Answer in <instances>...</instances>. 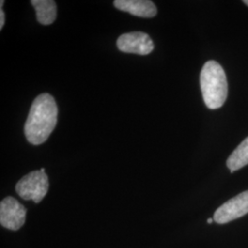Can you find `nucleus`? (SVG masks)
Returning <instances> with one entry per match:
<instances>
[{
  "instance_id": "1",
  "label": "nucleus",
  "mask_w": 248,
  "mask_h": 248,
  "mask_svg": "<svg viewBox=\"0 0 248 248\" xmlns=\"http://www.w3.org/2000/svg\"><path fill=\"white\" fill-rule=\"evenodd\" d=\"M58 108L53 96L44 93L34 99L27 118L24 133L28 142L42 144L49 138L57 124Z\"/></svg>"
},
{
  "instance_id": "2",
  "label": "nucleus",
  "mask_w": 248,
  "mask_h": 248,
  "mask_svg": "<svg viewBox=\"0 0 248 248\" xmlns=\"http://www.w3.org/2000/svg\"><path fill=\"white\" fill-rule=\"evenodd\" d=\"M200 81L206 106L211 109L221 108L228 94L227 79L221 64L215 61L206 62L201 72Z\"/></svg>"
},
{
  "instance_id": "3",
  "label": "nucleus",
  "mask_w": 248,
  "mask_h": 248,
  "mask_svg": "<svg viewBox=\"0 0 248 248\" xmlns=\"http://www.w3.org/2000/svg\"><path fill=\"white\" fill-rule=\"evenodd\" d=\"M49 189L48 177L43 170H37L29 173L18 180L16 191L20 198L25 201H33L35 203L41 202Z\"/></svg>"
},
{
  "instance_id": "4",
  "label": "nucleus",
  "mask_w": 248,
  "mask_h": 248,
  "mask_svg": "<svg viewBox=\"0 0 248 248\" xmlns=\"http://www.w3.org/2000/svg\"><path fill=\"white\" fill-rule=\"evenodd\" d=\"M26 208L13 197L5 198L0 203V223L7 229H20L26 221Z\"/></svg>"
},
{
  "instance_id": "5",
  "label": "nucleus",
  "mask_w": 248,
  "mask_h": 248,
  "mask_svg": "<svg viewBox=\"0 0 248 248\" xmlns=\"http://www.w3.org/2000/svg\"><path fill=\"white\" fill-rule=\"evenodd\" d=\"M248 213V190L240 193L219 207L213 215L214 222L223 224Z\"/></svg>"
},
{
  "instance_id": "6",
  "label": "nucleus",
  "mask_w": 248,
  "mask_h": 248,
  "mask_svg": "<svg viewBox=\"0 0 248 248\" xmlns=\"http://www.w3.org/2000/svg\"><path fill=\"white\" fill-rule=\"evenodd\" d=\"M117 47L124 53L140 55H147L155 48L150 36L141 31H133L120 36L117 40Z\"/></svg>"
},
{
  "instance_id": "7",
  "label": "nucleus",
  "mask_w": 248,
  "mask_h": 248,
  "mask_svg": "<svg viewBox=\"0 0 248 248\" xmlns=\"http://www.w3.org/2000/svg\"><path fill=\"white\" fill-rule=\"evenodd\" d=\"M113 4L117 9L140 18H153L157 13L155 5L148 0H115Z\"/></svg>"
},
{
  "instance_id": "8",
  "label": "nucleus",
  "mask_w": 248,
  "mask_h": 248,
  "mask_svg": "<svg viewBox=\"0 0 248 248\" xmlns=\"http://www.w3.org/2000/svg\"><path fill=\"white\" fill-rule=\"evenodd\" d=\"M31 5L36 10V18L42 25H50L56 18V3L53 0H32Z\"/></svg>"
},
{
  "instance_id": "9",
  "label": "nucleus",
  "mask_w": 248,
  "mask_h": 248,
  "mask_svg": "<svg viewBox=\"0 0 248 248\" xmlns=\"http://www.w3.org/2000/svg\"><path fill=\"white\" fill-rule=\"evenodd\" d=\"M226 165L231 172L239 170L248 165V137L241 142L237 148L232 153L229 158L227 159Z\"/></svg>"
},
{
  "instance_id": "10",
  "label": "nucleus",
  "mask_w": 248,
  "mask_h": 248,
  "mask_svg": "<svg viewBox=\"0 0 248 248\" xmlns=\"http://www.w3.org/2000/svg\"><path fill=\"white\" fill-rule=\"evenodd\" d=\"M3 4H4V1L2 0V1L0 2V30L3 29V26H4V24H5V13H4L3 9H2Z\"/></svg>"
},
{
  "instance_id": "11",
  "label": "nucleus",
  "mask_w": 248,
  "mask_h": 248,
  "mask_svg": "<svg viewBox=\"0 0 248 248\" xmlns=\"http://www.w3.org/2000/svg\"><path fill=\"white\" fill-rule=\"evenodd\" d=\"M213 222H214V220H213V219H212V218H211V219H208V220H207V222H208V223H213Z\"/></svg>"
},
{
  "instance_id": "12",
  "label": "nucleus",
  "mask_w": 248,
  "mask_h": 248,
  "mask_svg": "<svg viewBox=\"0 0 248 248\" xmlns=\"http://www.w3.org/2000/svg\"><path fill=\"white\" fill-rule=\"evenodd\" d=\"M244 3H245L247 6H248V0H245V1H244Z\"/></svg>"
}]
</instances>
